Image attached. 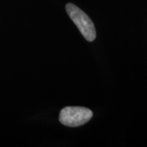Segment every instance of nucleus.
<instances>
[{
  "label": "nucleus",
  "mask_w": 147,
  "mask_h": 147,
  "mask_svg": "<svg viewBox=\"0 0 147 147\" xmlns=\"http://www.w3.org/2000/svg\"><path fill=\"white\" fill-rule=\"evenodd\" d=\"M93 115L92 110L81 106H67L61 110L59 120L67 127L82 126Z\"/></svg>",
  "instance_id": "nucleus-2"
},
{
  "label": "nucleus",
  "mask_w": 147,
  "mask_h": 147,
  "mask_svg": "<svg viewBox=\"0 0 147 147\" xmlns=\"http://www.w3.org/2000/svg\"><path fill=\"white\" fill-rule=\"evenodd\" d=\"M65 10L74 23L78 27L79 30L89 42H92L96 38V34L93 22L84 11L73 3H68L65 6Z\"/></svg>",
  "instance_id": "nucleus-1"
}]
</instances>
